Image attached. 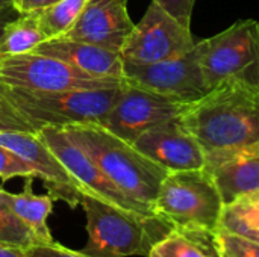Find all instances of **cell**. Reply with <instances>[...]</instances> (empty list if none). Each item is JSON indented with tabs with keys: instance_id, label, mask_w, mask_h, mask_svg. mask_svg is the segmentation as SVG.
<instances>
[{
	"instance_id": "cell-28",
	"label": "cell",
	"mask_w": 259,
	"mask_h": 257,
	"mask_svg": "<svg viewBox=\"0 0 259 257\" xmlns=\"http://www.w3.org/2000/svg\"><path fill=\"white\" fill-rule=\"evenodd\" d=\"M59 0H12V8L17 14H29L35 11H41Z\"/></svg>"
},
{
	"instance_id": "cell-2",
	"label": "cell",
	"mask_w": 259,
	"mask_h": 257,
	"mask_svg": "<svg viewBox=\"0 0 259 257\" xmlns=\"http://www.w3.org/2000/svg\"><path fill=\"white\" fill-rule=\"evenodd\" d=\"M62 130L123 194L155 214L153 204L161 183L168 174L167 170L100 123L70 124Z\"/></svg>"
},
{
	"instance_id": "cell-8",
	"label": "cell",
	"mask_w": 259,
	"mask_h": 257,
	"mask_svg": "<svg viewBox=\"0 0 259 257\" xmlns=\"http://www.w3.org/2000/svg\"><path fill=\"white\" fill-rule=\"evenodd\" d=\"M196 42L190 27L152 0L143 18L134 24L120 55L126 64L146 65L179 58L190 52Z\"/></svg>"
},
{
	"instance_id": "cell-25",
	"label": "cell",
	"mask_w": 259,
	"mask_h": 257,
	"mask_svg": "<svg viewBox=\"0 0 259 257\" xmlns=\"http://www.w3.org/2000/svg\"><path fill=\"white\" fill-rule=\"evenodd\" d=\"M0 132H38L0 92Z\"/></svg>"
},
{
	"instance_id": "cell-1",
	"label": "cell",
	"mask_w": 259,
	"mask_h": 257,
	"mask_svg": "<svg viewBox=\"0 0 259 257\" xmlns=\"http://www.w3.org/2000/svg\"><path fill=\"white\" fill-rule=\"evenodd\" d=\"M206 155L259 144V86L226 79L179 117Z\"/></svg>"
},
{
	"instance_id": "cell-18",
	"label": "cell",
	"mask_w": 259,
	"mask_h": 257,
	"mask_svg": "<svg viewBox=\"0 0 259 257\" xmlns=\"http://www.w3.org/2000/svg\"><path fill=\"white\" fill-rule=\"evenodd\" d=\"M214 233L208 230L173 229L153 245L149 257H220Z\"/></svg>"
},
{
	"instance_id": "cell-14",
	"label": "cell",
	"mask_w": 259,
	"mask_h": 257,
	"mask_svg": "<svg viewBox=\"0 0 259 257\" xmlns=\"http://www.w3.org/2000/svg\"><path fill=\"white\" fill-rule=\"evenodd\" d=\"M132 29L127 0H90L71 29L61 38L120 52Z\"/></svg>"
},
{
	"instance_id": "cell-15",
	"label": "cell",
	"mask_w": 259,
	"mask_h": 257,
	"mask_svg": "<svg viewBox=\"0 0 259 257\" xmlns=\"http://www.w3.org/2000/svg\"><path fill=\"white\" fill-rule=\"evenodd\" d=\"M205 158L203 168L211 174L225 206L259 189V144Z\"/></svg>"
},
{
	"instance_id": "cell-30",
	"label": "cell",
	"mask_w": 259,
	"mask_h": 257,
	"mask_svg": "<svg viewBox=\"0 0 259 257\" xmlns=\"http://www.w3.org/2000/svg\"><path fill=\"white\" fill-rule=\"evenodd\" d=\"M15 9L11 6V8H6V9H0V35H2V32H3V27L12 20V18H15Z\"/></svg>"
},
{
	"instance_id": "cell-20",
	"label": "cell",
	"mask_w": 259,
	"mask_h": 257,
	"mask_svg": "<svg viewBox=\"0 0 259 257\" xmlns=\"http://www.w3.org/2000/svg\"><path fill=\"white\" fill-rule=\"evenodd\" d=\"M90 0H59L41 11H35L46 41L64 36L76 23Z\"/></svg>"
},
{
	"instance_id": "cell-27",
	"label": "cell",
	"mask_w": 259,
	"mask_h": 257,
	"mask_svg": "<svg viewBox=\"0 0 259 257\" xmlns=\"http://www.w3.org/2000/svg\"><path fill=\"white\" fill-rule=\"evenodd\" d=\"M27 254L29 257H93L82 251L70 250L55 241L50 244H35L27 248Z\"/></svg>"
},
{
	"instance_id": "cell-10",
	"label": "cell",
	"mask_w": 259,
	"mask_h": 257,
	"mask_svg": "<svg viewBox=\"0 0 259 257\" xmlns=\"http://www.w3.org/2000/svg\"><path fill=\"white\" fill-rule=\"evenodd\" d=\"M185 108V103L126 82L102 124L132 144L146 130L179 118Z\"/></svg>"
},
{
	"instance_id": "cell-22",
	"label": "cell",
	"mask_w": 259,
	"mask_h": 257,
	"mask_svg": "<svg viewBox=\"0 0 259 257\" xmlns=\"http://www.w3.org/2000/svg\"><path fill=\"white\" fill-rule=\"evenodd\" d=\"M3 191L5 189L0 186V242L20 245L23 248L39 244L32 230L26 224H23L9 209L3 198Z\"/></svg>"
},
{
	"instance_id": "cell-23",
	"label": "cell",
	"mask_w": 259,
	"mask_h": 257,
	"mask_svg": "<svg viewBox=\"0 0 259 257\" xmlns=\"http://www.w3.org/2000/svg\"><path fill=\"white\" fill-rule=\"evenodd\" d=\"M215 245L220 257H259V244L225 230H215Z\"/></svg>"
},
{
	"instance_id": "cell-24",
	"label": "cell",
	"mask_w": 259,
	"mask_h": 257,
	"mask_svg": "<svg viewBox=\"0 0 259 257\" xmlns=\"http://www.w3.org/2000/svg\"><path fill=\"white\" fill-rule=\"evenodd\" d=\"M15 177H35V173L24 159L0 144V180L8 182Z\"/></svg>"
},
{
	"instance_id": "cell-19",
	"label": "cell",
	"mask_w": 259,
	"mask_h": 257,
	"mask_svg": "<svg viewBox=\"0 0 259 257\" xmlns=\"http://www.w3.org/2000/svg\"><path fill=\"white\" fill-rule=\"evenodd\" d=\"M46 41L36 12L18 14L12 18L0 35V56L21 55L35 50Z\"/></svg>"
},
{
	"instance_id": "cell-7",
	"label": "cell",
	"mask_w": 259,
	"mask_h": 257,
	"mask_svg": "<svg viewBox=\"0 0 259 257\" xmlns=\"http://www.w3.org/2000/svg\"><path fill=\"white\" fill-rule=\"evenodd\" d=\"M126 80L85 73L46 55L27 52L0 56V86L29 91L100 89L121 86Z\"/></svg>"
},
{
	"instance_id": "cell-9",
	"label": "cell",
	"mask_w": 259,
	"mask_h": 257,
	"mask_svg": "<svg viewBox=\"0 0 259 257\" xmlns=\"http://www.w3.org/2000/svg\"><path fill=\"white\" fill-rule=\"evenodd\" d=\"M123 77L131 85L185 105L202 98L209 91L200 65L199 42L179 58L146 65L123 62Z\"/></svg>"
},
{
	"instance_id": "cell-31",
	"label": "cell",
	"mask_w": 259,
	"mask_h": 257,
	"mask_svg": "<svg viewBox=\"0 0 259 257\" xmlns=\"http://www.w3.org/2000/svg\"><path fill=\"white\" fill-rule=\"evenodd\" d=\"M234 235H240V236H243L246 239H250V241L259 244V230H256V229H244V230H240V232H237Z\"/></svg>"
},
{
	"instance_id": "cell-6",
	"label": "cell",
	"mask_w": 259,
	"mask_h": 257,
	"mask_svg": "<svg viewBox=\"0 0 259 257\" xmlns=\"http://www.w3.org/2000/svg\"><path fill=\"white\" fill-rule=\"evenodd\" d=\"M209 89L226 79L259 86V23L240 20L223 32L197 41Z\"/></svg>"
},
{
	"instance_id": "cell-26",
	"label": "cell",
	"mask_w": 259,
	"mask_h": 257,
	"mask_svg": "<svg viewBox=\"0 0 259 257\" xmlns=\"http://www.w3.org/2000/svg\"><path fill=\"white\" fill-rule=\"evenodd\" d=\"M162 9H165L171 17H175L179 23L190 27L191 26V15L196 0H153Z\"/></svg>"
},
{
	"instance_id": "cell-12",
	"label": "cell",
	"mask_w": 259,
	"mask_h": 257,
	"mask_svg": "<svg viewBox=\"0 0 259 257\" xmlns=\"http://www.w3.org/2000/svg\"><path fill=\"white\" fill-rule=\"evenodd\" d=\"M36 133L44 141V144L56 155V158L64 164L70 174L80 183V186L87 191L88 195H93L102 201H106L126 211L150 214L143 206L131 200L126 194H123L106 177V174L91 161V158L65 135L62 129L41 127Z\"/></svg>"
},
{
	"instance_id": "cell-29",
	"label": "cell",
	"mask_w": 259,
	"mask_h": 257,
	"mask_svg": "<svg viewBox=\"0 0 259 257\" xmlns=\"http://www.w3.org/2000/svg\"><path fill=\"white\" fill-rule=\"evenodd\" d=\"M0 257H29V254L27 248L8 242H0Z\"/></svg>"
},
{
	"instance_id": "cell-11",
	"label": "cell",
	"mask_w": 259,
	"mask_h": 257,
	"mask_svg": "<svg viewBox=\"0 0 259 257\" xmlns=\"http://www.w3.org/2000/svg\"><path fill=\"white\" fill-rule=\"evenodd\" d=\"M0 144L29 164L53 200H61L74 209L80 204L82 197L88 195L36 132H0Z\"/></svg>"
},
{
	"instance_id": "cell-3",
	"label": "cell",
	"mask_w": 259,
	"mask_h": 257,
	"mask_svg": "<svg viewBox=\"0 0 259 257\" xmlns=\"http://www.w3.org/2000/svg\"><path fill=\"white\" fill-rule=\"evenodd\" d=\"M88 242L80 250L93 257H149L156 242L175 227L156 214L126 211L83 195Z\"/></svg>"
},
{
	"instance_id": "cell-13",
	"label": "cell",
	"mask_w": 259,
	"mask_h": 257,
	"mask_svg": "<svg viewBox=\"0 0 259 257\" xmlns=\"http://www.w3.org/2000/svg\"><path fill=\"white\" fill-rule=\"evenodd\" d=\"M132 145L168 173L200 170L206 161L203 148L179 118L146 130Z\"/></svg>"
},
{
	"instance_id": "cell-5",
	"label": "cell",
	"mask_w": 259,
	"mask_h": 257,
	"mask_svg": "<svg viewBox=\"0 0 259 257\" xmlns=\"http://www.w3.org/2000/svg\"><path fill=\"white\" fill-rule=\"evenodd\" d=\"M225 203L205 170L170 171L161 183L153 211L175 229L215 232Z\"/></svg>"
},
{
	"instance_id": "cell-4",
	"label": "cell",
	"mask_w": 259,
	"mask_h": 257,
	"mask_svg": "<svg viewBox=\"0 0 259 257\" xmlns=\"http://www.w3.org/2000/svg\"><path fill=\"white\" fill-rule=\"evenodd\" d=\"M126 83V82H124ZM100 89L29 91L0 86L3 97L26 117L36 130L80 123H103L124 86Z\"/></svg>"
},
{
	"instance_id": "cell-32",
	"label": "cell",
	"mask_w": 259,
	"mask_h": 257,
	"mask_svg": "<svg viewBox=\"0 0 259 257\" xmlns=\"http://www.w3.org/2000/svg\"><path fill=\"white\" fill-rule=\"evenodd\" d=\"M12 6V0H0V9H6Z\"/></svg>"
},
{
	"instance_id": "cell-21",
	"label": "cell",
	"mask_w": 259,
	"mask_h": 257,
	"mask_svg": "<svg viewBox=\"0 0 259 257\" xmlns=\"http://www.w3.org/2000/svg\"><path fill=\"white\" fill-rule=\"evenodd\" d=\"M219 229L229 233L244 229L259 230V189L225 206Z\"/></svg>"
},
{
	"instance_id": "cell-17",
	"label": "cell",
	"mask_w": 259,
	"mask_h": 257,
	"mask_svg": "<svg viewBox=\"0 0 259 257\" xmlns=\"http://www.w3.org/2000/svg\"><path fill=\"white\" fill-rule=\"evenodd\" d=\"M33 179L35 177H26L23 191L18 194L3 191V198L14 215L32 230L39 244H50L53 242V236L47 226V218L53 211L55 200L50 194H35L32 189Z\"/></svg>"
},
{
	"instance_id": "cell-16",
	"label": "cell",
	"mask_w": 259,
	"mask_h": 257,
	"mask_svg": "<svg viewBox=\"0 0 259 257\" xmlns=\"http://www.w3.org/2000/svg\"><path fill=\"white\" fill-rule=\"evenodd\" d=\"M39 55L61 59L77 70L103 77H123V59L120 52H114L96 44L68 38H55L41 42L35 50Z\"/></svg>"
}]
</instances>
